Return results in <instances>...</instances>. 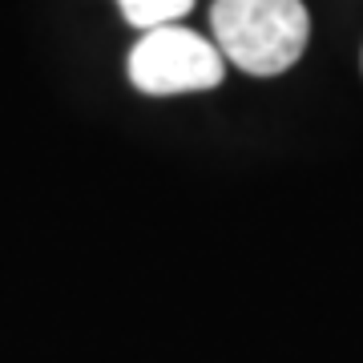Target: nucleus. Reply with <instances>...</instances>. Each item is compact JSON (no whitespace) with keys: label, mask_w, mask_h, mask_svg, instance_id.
Segmentation results:
<instances>
[{"label":"nucleus","mask_w":363,"mask_h":363,"mask_svg":"<svg viewBox=\"0 0 363 363\" xmlns=\"http://www.w3.org/2000/svg\"><path fill=\"white\" fill-rule=\"evenodd\" d=\"M210 33L222 61L250 77H279L307 49L311 16L303 0H214Z\"/></svg>","instance_id":"nucleus-1"},{"label":"nucleus","mask_w":363,"mask_h":363,"mask_svg":"<svg viewBox=\"0 0 363 363\" xmlns=\"http://www.w3.org/2000/svg\"><path fill=\"white\" fill-rule=\"evenodd\" d=\"M222 73H226V61L218 45H210L206 37L182 25L150 28L130 49V81L138 93H150V97L218 89Z\"/></svg>","instance_id":"nucleus-2"},{"label":"nucleus","mask_w":363,"mask_h":363,"mask_svg":"<svg viewBox=\"0 0 363 363\" xmlns=\"http://www.w3.org/2000/svg\"><path fill=\"white\" fill-rule=\"evenodd\" d=\"M121 16L130 21L133 28H162V25H178L182 16L194 9V0H117Z\"/></svg>","instance_id":"nucleus-3"}]
</instances>
